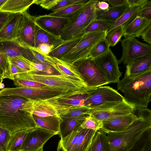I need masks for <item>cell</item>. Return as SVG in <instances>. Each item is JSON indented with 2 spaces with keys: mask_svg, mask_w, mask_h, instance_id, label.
Wrapping results in <instances>:
<instances>
[{
  "mask_svg": "<svg viewBox=\"0 0 151 151\" xmlns=\"http://www.w3.org/2000/svg\"><path fill=\"white\" fill-rule=\"evenodd\" d=\"M57 134L40 127H37L27 132L21 147V151H37L43 147L53 136Z\"/></svg>",
  "mask_w": 151,
  "mask_h": 151,
  "instance_id": "cell-13",
  "label": "cell"
},
{
  "mask_svg": "<svg viewBox=\"0 0 151 151\" xmlns=\"http://www.w3.org/2000/svg\"><path fill=\"white\" fill-rule=\"evenodd\" d=\"M122 53L119 64L126 65L132 61L151 55V46L142 43L132 36L125 37L120 41Z\"/></svg>",
  "mask_w": 151,
  "mask_h": 151,
  "instance_id": "cell-9",
  "label": "cell"
},
{
  "mask_svg": "<svg viewBox=\"0 0 151 151\" xmlns=\"http://www.w3.org/2000/svg\"><path fill=\"white\" fill-rule=\"evenodd\" d=\"M91 0H83L78 4H74L60 10L52 12L49 16L71 19L80 12L90 1Z\"/></svg>",
  "mask_w": 151,
  "mask_h": 151,
  "instance_id": "cell-32",
  "label": "cell"
},
{
  "mask_svg": "<svg viewBox=\"0 0 151 151\" xmlns=\"http://www.w3.org/2000/svg\"><path fill=\"white\" fill-rule=\"evenodd\" d=\"M10 63L9 57L5 53L0 52V68L3 71V79H11L9 69Z\"/></svg>",
  "mask_w": 151,
  "mask_h": 151,
  "instance_id": "cell-43",
  "label": "cell"
},
{
  "mask_svg": "<svg viewBox=\"0 0 151 151\" xmlns=\"http://www.w3.org/2000/svg\"><path fill=\"white\" fill-rule=\"evenodd\" d=\"M21 13L10 14L9 18L0 32V41L17 40Z\"/></svg>",
  "mask_w": 151,
  "mask_h": 151,
  "instance_id": "cell-20",
  "label": "cell"
},
{
  "mask_svg": "<svg viewBox=\"0 0 151 151\" xmlns=\"http://www.w3.org/2000/svg\"><path fill=\"white\" fill-rule=\"evenodd\" d=\"M32 116L38 127L59 134L60 125L63 121L61 118L54 116L40 117L34 114Z\"/></svg>",
  "mask_w": 151,
  "mask_h": 151,
  "instance_id": "cell-27",
  "label": "cell"
},
{
  "mask_svg": "<svg viewBox=\"0 0 151 151\" xmlns=\"http://www.w3.org/2000/svg\"><path fill=\"white\" fill-rule=\"evenodd\" d=\"M35 48L43 54L48 55L50 52L54 49V47L53 46L50 45L42 44L39 45Z\"/></svg>",
  "mask_w": 151,
  "mask_h": 151,
  "instance_id": "cell-49",
  "label": "cell"
},
{
  "mask_svg": "<svg viewBox=\"0 0 151 151\" xmlns=\"http://www.w3.org/2000/svg\"><path fill=\"white\" fill-rule=\"evenodd\" d=\"M134 108L125 100L109 102L91 109L88 115L102 122L112 117L131 114Z\"/></svg>",
  "mask_w": 151,
  "mask_h": 151,
  "instance_id": "cell-10",
  "label": "cell"
},
{
  "mask_svg": "<svg viewBox=\"0 0 151 151\" xmlns=\"http://www.w3.org/2000/svg\"><path fill=\"white\" fill-rule=\"evenodd\" d=\"M83 0H60L57 4L50 10L55 12L69 6L78 4Z\"/></svg>",
  "mask_w": 151,
  "mask_h": 151,
  "instance_id": "cell-45",
  "label": "cell"
},
{
  "mask_svg": "<svg viewBox=\"0 0 151 151\" xmlns=\"http://www.w3.org/2000/svg\"><path fill=\"white\" fill-rule=\"evenodd\" d=\"M7 0H0V9Z\"/></svg>",
  "mask_w": 151,
  "mask_h": 151,
  "instance_id": "cell-56",
  "label": "cell"
},
{
  "mask_svg": "<svg viewBox=\"0 0 151 151\" xmlns=\"http://www.w3.org/2000/svg\"><path fill=\"white\" fill-rule=\"evenodd\" d=\"M3 79H4L2 77H1L0 78V84L2 83Z\"/></svg>",
  "mask_w": 151,
  "mask_h": 151,
  "instance_id": "cell-59",
  "label": "cell"
},
{
  "mask_svg": "<svg viewBox=\"0 0 151 151\" xmlns=\"http://www.w3.org/2000/svg\"><path fill=\"white\" fill-rule=\"evenodd\" d=\"M128 151H151V128L146 131L139 139Z\"/></svg>",
  "mask_w": 151,
  "mask_h": 151,
  "instance_id": "cell-35",
  "label": "cell"
},
{
  "mask_svg": "<svg viewBox=\"0 0 151 151\" xmlns=\"http://www.w3.org/2000/svg\"><path fill=\"white\" fill-rule=\"evenodd\" d=\"M31 67V72L36 73H46V74L51 75L55 70L51 65L42 63H35L28 60Z\"/></svg>",
  "mask_w": 151,
  "mask_h": 151,
  "instance_id": "cell-41",
  "label": "cell"
},
{
  "mask_svg": "<svg viewBox=\"0 0 151 151\" xmlns=\"http://www.w3.org/2000/svg\"><path fill=\"white\" fill-rule=\"evenodd\" d=\"M93 89L71 96L56 97L44 100L51 105L64 106H85L86 100Z\"/></svg>",
  "mask_w": 151,
  "mask_h": 151,
  "instance_id": "cell-19",
  "label": "cell"
},
{
  "mask_svg": "<svg viewBox=\"0 0 151 151\" xmlns=\"http://www.w3.org/2000/svg\"><path fill=\"white\" fill-rule=\"evenodd\" d=\"M45 56L48 65L52 66L61 75L85 82L75 65L49 55H45Z\"/></svg>",
  "mask_w": 151,
  "mask_h": 151,
  "instance_id": "cell-18",
  "label": "cell"
},
{
  "mask_svg": "<svg viewBox=\"0 0 151 151\" xmlns=\"http://www.w3.org/2000/svg\"><path fill=\"white\" fill-rule=\"evenodd\" d=\"M109 45L105 38H104L93 47L91 50L89 57L94 59L107 52L109 50Z\"/></svg>",
  "mask_w": 151,
  "mask_h": 151,
  "instance_id": "cell-39",
  "label": "cell"
},
{
  "mask_svg": "<svg viewBox=\"0 0 151 151\" xmlns=\"http://www.w3.org/2000/svg\"><path fill=\"white\" fill-rule=\"evenodd\" d=\"M124 33V27L119 26L107 32L105 39L110 46L113 47L119 41Z\"/></svg>",
  "mask_w": 151,
  "mask_h": 151,
  "instance_id": "cell-38",
  "label": "cell"
},
{
  "mask_svg": "<svg viewBox=\"0 0 151 151\" xmlns=\"http://www.w3.org/2000/svg\"><path fill=\"white\" fill-rule=\"evenodd\" d=\"M81 37L64 41L59 46L53 49L48 55L60 59L77 44Z\"/></svg>",
  "mask_w": 151,
  "mask_h": 151,
  "instance_id": "cell-33",
  "label": "cell"
},
{
  "mask_svg": "<svg viewBox=\"0 0 151 151\" xmlns=\"http://www.w3.org/2000/svg\"><path fill=\"white\" fill-rule=\"evenodd\" d=\"M32 100L16 95H0V127L9 135L38 127L32 114Z\"/></svg>",
  "mask_w": 151,
  "mask_h": 151,
  "instance_id": "cell-1",
  "label": "cell"
},
{
  "mask_svg": "<svg viewBox=\"0 0 151 151\" xmlns=\"http://www.w3.org/2000/svg\"><path fill=\"white\" fill-rule=\"evenodd\" d=\"M9 69L11 80L14 79V75L24 72L18 67L10 63Z\"/></svg>",
  "mask_w": 151,
  "mask_h": 151,
  "instance_id": "cell-50",
  "label": "cell"
},
{
  "mask_svg": "<svg viewBox=\"0 0 151 151\" xmlns=\"http://www.w3.org/2000/svg\"><path fill=\"white\" fill-rule=\"evenodd\" d=\"M35 23L34 48H37L40 44H46L53 46L55 49L64 42L60 37L47 32Z\"/></svg>",
  "mask_w": 151,
  "mask_h": 151,
  "instance_id": "cell-21",
  "label": "cell"
},
{
  "mask_svg": "<svg viewBox=\"0 0 151 151\" xmlns=\"http://www.w3.org/2000/svg\"><path fill=\"white\" fill-rule=\"evenodd\" d=\"M136 108L137 118L124 131L106 133L104 151H128L151 128V111Z\"/></svg>",
  "mask_w": 151,
  "mask_h": 151,
  "instance_id": "cell-2",
  "label": "cell"
},
{
  "mask_svg": "<svg viewBox=\"0 0 151 151\" xmlns=\"http://www.w3.org/2000/svg\"><path fill=\"white\" fill-rule=\"evenodd\" d=\"M106 30L86 33L81 37L77 44L60 59L74 64L89 56L93 47L99 41L105 38Z\"/></svg>",
  "mask_w": 151,
  "mask_h": 151,
  "instance_id": "cell-7",
  "label": "cell"
},
{
  "mask_svg": "<svg viewBox=\"0 0 151 151\" xmlns=\"http://www.w3.org/2000/svg\"><path fill=\"white\" fill-rule=\"evenodd\" d=\"M106 133L101 129L96 132L87 151H104Z\"/></svg>",
  "mask_w": 151,
  "mask_h": 151,
  "instance_id": "cell-36",
  "label": "cell"
},
{
  "mask_svg": "<svg viewBox=\"0 0 151 151\" xmlns=\"http://www.w3.org/2000/svg\"><path fill=\"white\" fill-rule=\"evenodd\" d=\"M80 126L83 129H89L97 131L102 128V122L88 115L86 116Z\"/></svg>",
  "mask_w": 151,
  "mask_h": 151,
  "instance_id": "cell-42",
  "label": "cell"
},
{
  "mask_svg": "<svg viewBox=\"0 0 151 151\" xmlns=\"http://www.w3.org/2000/svg\"><path fill=\"white\" fill-rule=\"evenodd\" d=\"M112 24L113 23L111 22L95 19L83 30L81 36L88 33L107 30Z\"/></svg>",
  "mask_w": 151,
  "mask_h": 151,
  "instance_id": "cell-37",
  "label": "cell"
},
{
  "mask_svg": "<svg viewBox=\"0 0 151 151\" xmlns=\"http://www.w3.org/2000/svg\"><path fill=\"white\" fill-rule=\"evenodd\" d=\"M13 80L14 84L18 87L37 88L47 86L38 82L27 80L14 78Z\"/></svg>",
  "mask_w": 151,
  "mask_h": 151,
  "instance_id": "cell-44",
  "label": "cell"
},
{
  "mask_svg": "<svg viewBox=\"0 0 151 151\" xmlns=\"http://www.w3.org/2000/svg\"><path fill=\"white\" fill-rule=\"evenodd\" d=\"M137 17L151 20V1L148 0L138 12Z\"/></svg>",
  "mask_w": 151,
  "mask_h": 151,
  "instance_id": "cell-46",
  "label": "cell"
},
{
  "mask_svg": "<svg viewBox=\"0 0 151 151\" xmlns=\"http://www.w3.org/2000/svg\"><path fill=\"white\" fill-rule=\"evenodd\" d=\"M9 132L0 127V149L4 150L6 141L9 135Z\"/></svg>",
  "mask_w": 151,
  "mask_h": 151,
  "instance_id": "cell-48",
  "label": "cell"
},
{
  "mask_svg": "<svg viewBox=\"0 0 151 151\" xmlns=\"http://www.w3.org/2000/svg\"><path fill=\"white\" fill-rule=\"evenodd\" d=\"M81 128L80 126L65 137L61 138L58 142L57 151H69L75 143Z\"/></svg>",
  "mask_w": 151,
  "mask_h": 151,
  "instance_id": "cell-34",
  "label": "cell"
},
{
  "mask_svg": "<svg viewBox=\"0 0 151 151\" xmlns=\"http://www.w3.org/2000/svg\"><path fill=\"white\" fill-rule=\"evenodd\" d=\"M97 1L91 0L80 12L69 19L60 35L62 40L65 41L81 37L82 32L95 19Z\"/></svg>",
  "mask_w": 151,
  "mask_h": 151,
  "instance_id": "cell-6",
  "label": "cell"
},
{
  "mask_svg": "<svg viewBox=\"0 0 151 151\" xmlns=\"http://www.w3.org/2000/svg\"><path fill=\"white\" fill-rule=\"evenodd\" d=\"M14 78L31 80L70 91L90 88L84 82L61 74L49 75L29 71L17 74L14 76Z\"/></svg>",
  "mask_w": 151,
  "mask_h": 151,
  "instance_id": "cell-5",
  "label": "cell"
},
{
  "mask_svg": "<svg viewBox=\"0 0 151 151\" xmlns=\"http://www.w3.org/2000/svg\"><path fill=\"white\" fill-rule=\"evenodd\" d=\"M9 63L22 69L24 72L31 71L32 69L28 59L22 56L9 57Z\"/></svg>",
  "mask_w": 151,
  "mask_h": 151,
  "instance_id": "cell-40",
  "label": "cell"
},
{
  "mask_svg": "<svg viewBox=\"0 0 151 151\" xmlns=\"http://www.w3.org/2000/svg\"><path fill=\"white\" fill-rule=\"evenodd\" d=\"M0 52L5 53L8 57L22 56L31 61L37 63L31 50L17 40L0 41Z\"/></svg>",
  "mask_w": 151,
  "mask_h": 151,
  "instance_id": "cell-16",
  "label": "cell"
},
{
  "mask_svg": "<svg viewBox=\"0 0 151 151\" xmlns=\"http://www.w3.org/2000/svg\"><path fill=\"white\" fill-rule=\"evenodd\" d=\"M93 59L109 83L119 81L122 73L119 70L118 60L111 49L104 55Z\"/></svg>",
  "mask_w": 151,
  "mask_h": 151,
  "instance_id": "cell-11",
  "label": "cell"
},
{
  "mask_svg": "<svg viewBox=\"0 0 151 151\" xmlns=\"http://www.w3.org/2000/svg\"><path fill=\"white\" fill-rule=\"evenodd\" d=\"M60 0H35V4L47 10H51Z\"/></svg>",
  "mask_w": 151,
  "mask_h": 151,
  "instance_id": "cell-47",
  "label": "cell"
},
{
  "mask_svg": "<svg viewBox=\"0 0 151 151\" xmlns=\"http://www.w3.org/2000/svg\"><path fill=\"white\" fill-rule=\"evenodd\" d=\"M77 63L78 70L90 88H94L109 84L93 58L88 56Z\"/></svg>",
  "mask_w": 151,
  "mask_h": 151,
  "instance_id": "cell-8",
  "label": "cell"
},
{
  "mask_svg": "<svg viewBox=\"0 0 151 151\" xmlns=\"http://www.w3.org/2000/svg\"><path fill=\"white\" fill-rule=\"evenodd\" d=\"M97 131L82 128L75 143L69 151H85Z\"/></svg>",
  "mask_w": 151,
  "mask_h": 151,
  "instance_id": "cell-30",
  "label": "cell"
},
{
  "mask_svg": "<svg viewBox=\"0 0 151 151\" xmlns=\"http://www.w3.org/2000/svg\"><path fill=\"white\" fill-rule=\"evenodd\" d=\"M37 151H43V148H41Z\"/></svg>",
  "mask_w": 151,
  "mask_h": 151,
  "instance_id": "cell-60",
  "label": "cell"
},
{
  "mask_svg": "<svg viewBox=\"0 0 151 151\" xmlns=\"http://www.w3.org/2000/svg\"><path fill=\"white\" fill-rule=\"evenodd\" d=\"M147 0H127L128 5L133 6L141 4L146 1Z\"/></svg>",
  "mask_w": 151,
  "mask_h": 151,
  "instance_id": "cell-55",
  "label": "cell"
},
{
  "mask_svg": "<svg viewBox=\"0 0 151 151\" xmlns=\"http://www.w3.org/2000/svg\"><path fill=\"white\" fill-rule=\"evenodd\" d=\"M76 90L49 86L37 88L17 87L4 88L0 91V95H16L32 100H45L56 97L72 96L76 93Z\"/></svg>",
  "mask_w": 151,
  "mask_h": 151,
  "instance_id": "cell-4",
  "label": "cell"
},
{
  "mask_svg": "<svg viewBox=\"0 0 151 151\" xmlns=\"http://www.w3.org/2000/svg\"><path fill=\"white\" fill-rule=\"evenodd\" d=\"M35 0H7L0 9V12L22 14L35 4Z\"/></svg>",
  "mask_w": 151,
  "mask_h": 151,
  "instance_id": "cell-24",
  "label": "cell"
},
{
  "mask_svg": "<svg viewBox=\"0 0 151 151\" xmlns=\"http://www.w3.org/2000/svg\"><path fill=\"white\" fill-rule=\"evenodd\" d=\"M144 41L151 44V26L145 31L141 35Z\"/></svg>",
  "mask_w": 151,
  "mask_h": 151,
  "instance_id": "cell-52",
  "label": "cell"
},
{
  "mask_svg": "<svg viewBox=\"0 0 151 151\" xmlns=\"http://www.w3.org/2000/svg\"><path fill=\"white\" fill-rule=\"evenodd\" d=\"M5 85L3 83H1L0 84V89H3L4 88Z\"/></svg>",
  "mask_w": 151,
  "mask_h": 151,
  "instance_id": "cell-57",
  "label": "cell"
},
{
  "mask_svg": "<svg viewBox=\"0 0 151 151\" xmlns=\"http://www.w3.org/2000/svg\"><path fill=\"white\" fill-rule=\"evenodd\" d=\"M123 96L109 86H101L94 89L86 100L85 106L89 108L109 102L122 101Z\"/></svg>",
  "mask_w": 151,
  "mask_h": 151,
  "instance_id": "cell-12",
  "label": "cell"
},
{
  "mask_svg": "<svg viewBox=\"0 0 151 151\" xmlns=\"http://www.w3.org/2000/svg\"><path fill=\"white\" fill-rule=\"evenodd\" d=\"M137 118L135 107L131 114L115 116L102 121L101 129L106 133L122 132L126 130Z\"/></svg>",
  "mask_w": 151,
  "mask_h": 151,
  "instance_id": "cell-15",
  "label": "cell"
},
{
  "mask_svg": "<svg viewBox=\"0 0 151 151\" xmlns=\"http://www.w3.org/2000/svg\"><path fill=\"white\" fill-rule=\"evenodd\" d=\"M125 101L136 108H147L151 101V70L131 76L124 75L117 83Z\"/></svg>",
  "mask_w": 151,
  "mask_h": 151,
  "instance_id": "cell-3",
  "label": "cell"
},
{
  "mask_svg": "<svg viewBox=\"0 0 151 151\" xmlns=\"http://www.w3.org/2000/svg\"><path fill=\"white\" fill-rule=\"evenodd\" d=\"M88 147L87 149H86V150L85 151H87V150H88V147Z\"/></svg>",
  "mask_w": 151,
  "mask_h": 151,
  "instance_id": "cell-62",
  "label": "cell"
},
{
  "mask_svg": "<svg viewBox=\"0 0 151 151\" xmlns=\"http://www.w3.org/2000/svg\"><path fill=\"white\" fill-rule=\"evenodd\" d=\"M85 115L66 119H62L63 121L60 126L58 135L61 139L65 137L73 130L77 129L85 120Z\"/></svg>",
  "mask_w": 151,
  "mask_h": 151,
  "instance_id": "cell-29",
  "label": "cell"
},
{
  "mask_svg": "<svg viewBox=\"0 0 151 151\" xmlns=\"http://www.w3.org/2000/svg\"><path fill=\"white\" fill-rule=\"evenodd\" d=\"M133 6H129L127 10L107 30V32L119 26H124L131 22L137 16L138 12L147 2Z\"/></svg>",
  "mask_w": 151,
  "mask_h": 151,
  "instance_id": "cell-26",
  "label": "cell"
},
{
  "mask_svg": "<svg viewBox=\"0 0 151 151\" xmlns=\"http://www.w3.org/2000/svg\"><path fill=\"white\" fill-rule=\"evenodd\" d=\"M35 17L25 12L20 19L17 40L27 47H34Z\"/></svg>",
  "mask_w": 151,
  "mask_h": 151,
  "instance_id": "cell-14",
  "label": "cell"
},
{
  "mask_svg": "<svg viewBox=\"0 0 151 151\" xmlns=\"http://www.w3.org/2000/svg\"><path fill=\"white\" fill-rule=\"evenodd\" d=\"M32 114L40 117L54 116L60 117L54 108L44 100H32Z\"/></svg>",
  "mask_w": 151,
  "mask_h": 151,
  "instance_id": "cell-28",
  "label": "cell"
},
{
  "mask_svg": "<svg viewBox=\"0 0 151 151\" xmlns=\"http://www.w3.org/2000/svg\"><path fill=\"white\" fill-rule=\"evenodd\" d=\"M0 151H5L4 150H1L0 149Z\"/></svg>",
  "mask_w": 151,
  "mask_h": 151,
  "instance_id": "cell-61",
  "label": "cell"
},
{
  "mask_svg": "<svg viewBox=\"0 0 151 151\" xmlns=\"http://www.w3.org/2000/svg\"><path fill=\"white\" fill-rule=\"evenodd\" d=\"M151 20L144 18L137 17L131 22L124 27L123 36L139 37L150 26Z\"/></svg>",
  "mask_w": 151,
  "mask_h": 151,
  "instance_id": "cell-22",
  "label": "cell"
},
{
  "mask_svg": "<svg viewBox=\"0 0 151 151\" xmlns=\"http://www.w3.org/2000/svg\"><path fill=\"white\" fill-rule=\"evenodd\" d=\"M129 7L126 5L118 7H109L106 10H96L95 19L102 20L113 23L117 20Z\"/></svg>",
  "mask_w": 151,
  "mask_h": 151,
  "instance_id": "cell-25",
  "label": "cell"
},
{
  "mask_svg": "<svg viewBox=\"0 0 151 151\" xmlns=\"http://www.w3.org/2000/svg\"><path fill=\"white\" fill-rule=\"evenodd\" d=\"M69 21L68 19L49 16L36 17L35 23L42 29L57 36L60 37L62 31Z\"/></svg>",
  "mask_w": 151,
  "mask_h": 151,
  "instance_id": "cell-17",
  "label": "cell"
},
{
  "mask_svg": "<svg viewBox=\"0 0 151 151\" xmlns=\"http://www.w3.org/2000/svg\"><path fill=\"white\" fill-rule=\"evenodd\" d=\"M151 70V55L134 60L127 64L124 75L131 76Z\"/></svg>",
  "mask_w": 151,
  "mask_h": 151,
  "instance_id": "cell-23",
  "label": "cell"
},
{
  "mask_svg": "<svg viewBox=\"0 0 151 151\" xmlns=\"http://www.w3.org/2000/svg\"><path fill=\"white\" fill-rule=\"evenodd\" d=\"M10 13L0 12V32L7 22Z\"/></svg>",
  "mask_w": 151,
  "mask_h": 151,
  "instance_id": "cell-54",
  "label": "cell"
},
{
  "mask_svg": "<svg viewBox=\"0 0 151 151\" xmlns=\"http://www.w3.org/2000/svg\"><path fill=\"white\" fill-rule=\"evenodd\" d=\"M2 73H3L2 70L0 68V78L1 77H2Z\"/></svg>",
  "mask_w": 151,
  "mask_h": 151,
  "instance_id": "cell-58",
  "label": "cell"
},
{
  "mask_svg": "<svg viewBox=\"0 0 151 151\" xmlns=\"http://www.w3.org/2000/svg\"><path fill=\"white\" fill-rule=\"evenodd\" d=\"M96 10H106L109 7V4L106 2L97 1L95 4Z\"/></svg>",
  "mask_w": 151,
  "mask_h": 151,
  "instance_id": "cell-53",
  "label": "cell"
},
{
  "mask_svg": "<svg viewBox=\"0 0 151 151\" xmlns=\"http://www.w3.org/2000/svg\"><path fill=\"white\" fill-rule=\"evenodd\" d=\"M103 1L108 2L111 5V6L113 7H118L128 5L127 0H108Z\"/></svg>",
  "mask_w": 151,
  "mask_h": 151,
  "instance_id": "cell-51",
  "label": "cell"
},
{
  "mask_svg": "<svg viewBox=\"0 0 151 151\" xmlns=\"http://www.w3.org/2000/svg\"><path fill=\"white\" fill-rule=\"evenodd\" d=\"M29 130H20L9 135L4 147L5 151H21L23 142Z\"/></svg>",
  "mask_w": 151,
  "mask_h": 151,
  "instance_id": "cell-31",
  "label": "cell"
}]
</instances>
